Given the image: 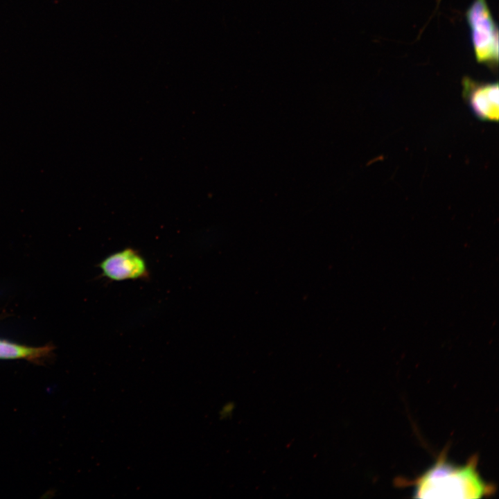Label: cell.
<instances>
[{
    "label": "cell",
    "mask_w": 499,
    "mask_h": 499,
    "mask_svg": "<svg viewBox=\"0 0 499 499\" xmlns=\"http://www.w3.org/2000/svg\"><path fill=\"white\" fill-rule=\"evenodd\" d=\"M478 458L473 455L464 465H455L441 454L436 462L412 484L416 498H479L493 493L477 470Z\"/></svg>",
    "instance_id": "1"
},
{
    "label": "cell",
    "mask_w": 499,
    "mask_h": 499,
    "mask_svg": "<svg viewBox=\"0 0 499 499\" xmlns=\"http://www.w3.org/2000/svg\"><path fill=\"white\" fill-rule=\"evenodd\" d=\"M477 61L490 66L498 62V29L486 0H475L466 12Z\"/></svg>",
    "instance_id": "2"
},
{
    "label": "cell",
    "mask_w": 499,
    "mask_h": 499,
    "mask_svg": "<svg viewBox=\"0 0 499 499\" xmlns=\"http://www.w3.org/2000/svg\"><path fill=\"white\" fill-rule=\"evenodd\" d=\"M100 268L104 276L113 281L138 279L148 277L144 259L132 248H126L105 258Z\"/></svg>",
    "instance_id": "3"
},
{
    "label": "cell",
    "mask_w": 499,
    "mask_h": 499,
    "mask_svg": "<svg viewBox=\"0 0 499 499\" xmlns=\"http://www.w3.org/2000/svg\"><path fill=\"white\" fill-rule=\"evenodd\" d=\"M463 85L464 94L476 116L484 120L498 121V84L478 83L466 78Z\"/></svg>",
    "instance_id": "4"
},
{
    "label": "cell",
    "mask_w": 499,
    "mask_h": 499,
    "mask_svg": "<svg viewBox=\"0 0 499 499\" xmlns=\"http://www.w3.org/2000/svg\"><path fill=\"white\" fill-rule=\"evenodd\" d=\"M53 350L49 344L42 347H30L0 339V359H25L39 362L49 358Z\"/></svg>",
    "instance_id": "5"
},
{
    "label": "cell",
    "mask_w": 499,
    "mask_h": 499,
    "mask_svg": "<svg viewBox=\"0 0 499 499\" xmlns=\"http://www.w3.org/2000/svg\"><path fill=\"white\" fill-rule=\"evenodd\" d=\"M234 408L235 404L234 402H228L225 403L219 412L220 417L223 419L231 416Z\"/></svg>",
    "instance_id": "6"
}]
</instances>
